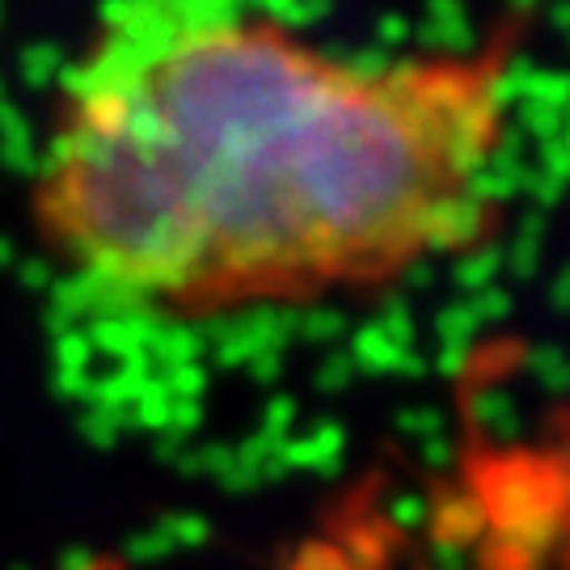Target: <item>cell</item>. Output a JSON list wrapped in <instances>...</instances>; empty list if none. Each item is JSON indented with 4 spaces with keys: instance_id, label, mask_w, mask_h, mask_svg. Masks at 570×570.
I'll return each instance as SVG.
<instances>
[{
    "instance_id": "1",
    "label": "cell",
    "mask_w": 570,
    "mask_h": 570,
    "mask_svg": "<svg viewBox=\"0 0 570 570\" xmlns=\"http://www.w3.org/2000/svg\"><path fill=\"white\" fill-rule=\"evenodd\" d=\"M511 47L355 60L258 0H110L30 212L63 279L153 317L402 284L499 220Z\"/></svg>"
},
{
    "instance_id": "2",
    "label": "cell",
    "mask_w": 570,
    "mask_h": 570,
    "mask_svg": "<svg viewBox=\"0 0 570 570\" xmlns=\"http://www.w3.org/2000/svg\"><path fill=\"white\" fill-rule=\"evenodd\" d=\"M81 570H122V562H115V558H106V562H85Z\"/></svg>"
}]
</instances>
